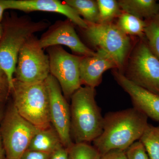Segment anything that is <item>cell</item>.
Returning a JSON list of instances; mask_svg holds the SVG:
<instances>
[{
	"label": "cell",
	"mask_w": 159,
	"mask_h": 159,
	"mask_svg": "<svg viewBox=\"0 0 159 159\" xmlns=\"http://www.w3.org/2000/svg\"><path fill=\"white\" fill-rule=\"evenodd\" d=\"M158 19H159V18H158Z\"/></svg>",
	"instance_id": "cell-35"
},
{
	"label": "cell",
	"mask_w": 159,
	"mask_h": 159,
	"mask_svg": "<svg viewBox=\"0 0 159 159\" xmlns=\"http://www.w3.org/2000/svg\"><path fill=\"white\" fill-rule=\"evenodd\" d=\"M6 8L2 0H0V23L2 22L4 17V13Z\"/></svg>",
	"instance_id": "cell-29"
},
{
	"label": "cell",
	"mask_w": 159,
	"mask_h": 159,
	"mask_svg": "<svg viewBox=\"0 0 159 159\" xmlns=\"http://www.w3.org/2000/svg\"></svg>",
	"instance_id": "cell-34"
},
{
	"label": "cell",
	"mask_w": 159,
	"mask_h": 159,
	"mask_svg": "<svg viewBox=\"0 0 159 159\" xmlns=\"http://www.w3.org/2000/svg\"><path fill=\"white\" fill-rule=\"evenodd\" d=\"M9 93L10 91L8 77L0 66V95L7 98Z\"/></svg>",
	"instance_id": "cell-24"
},
{
	"label": "cell",
	"mask_w": 159,
	"mask_h": 159,
	"mask_svg": "<svg viewBox=\"0 0 159 159\" xmlns=\"http://www.w3.org/2000/svg\"><path fill=\"white\" fill-rule=\"evenodd\" d=\"M48 91L50 119L63 146L68 150L74 144L71 136L70 106L56 79L50 74L45 80Z\"/></svg>",
	"instance_id": "cell-10"
},
{
	"label": "cell",
	"mask_w": 159,
	"mask_h": 159,
	"mask_svg": "<svg viewBox=\"0 0 159 159\" xmlns=\"http://www.w3.org/2000/svg\"><path fill=\"white\" fill-rule=\"evenodd\" d=\"M69 159H98L100 154L88 143H74L68 150Z\"/></svg>",
	"instance_id": "cell-22"
},
{
	"label": "cell",
	"mask_w": 159,
	"mask_h": 159,
	"mask_svg": "<svg viewBox=\"0 0 159 159\" xmlns=\"http://www.w3.org/2000/svg\"><path fill=\"white\" fill-rule=\"evenodd\" d=\"M116 25L128 36H139L141 38L145 36L146 21L129 13L122 11L118 17Z\"/></svg>",
	"instance_id": "cell-17"
},
{
	"label": "cell",
	"mask_w": 159,
	"mask_h": 159,
	"mask_svg": "<svg viewBox=\"0 0 159 159\" xmlns=\"http://www.w3.org/2000/svg\"><path fill=\"white\" fill-rule=\"evenodd\" d=\"M158 18H159V13L158 14V15L157 16H156Z\"/></svg>",
	"instance_id": "cell-33"
},
{
	"label": "cell",
	"mask_w": 159,
	"mask_h": 159,
	"mask_svg": "<svg viewBox=\"0 0 159 159\" xmlns=\"http://www.w3.org/2000/svg\"><path fill=\"white\" fill-rule=\"evenodd\" d=\"M145 21V39L151 51L159 59V19L156 16L152 19Z\"/></svg>",
	"instance_id": "cell-21"
},
{
	"label": "cell",
	"mask_w": 159,
	"mask_h": 159,
	"mask_svg": "<svg viewBox=\"0 0 159 159\" xmlns=\"http://www.w3.org/2000/svg\"><path fill=\"white\" fill-rule=\"evenodd\" d=\"M3 26L2 23H0V39L2 38L3 34Z\"/></svg>",
	"instance_id": "cell-31"
},
{
	"label": "cell",
	"mask_w": 159,
	"mask_h": 159,
	"mask_svg": "<svg viewBox=\"0 0 159 159\" xmlns=\"http://www.w3.org/2000/svg\"><path fill=\"white\" fill-rule=\"evenodd\" d=\"M139 141L150 159H159V124L154 126L148 124Z\"/></svg>",
	"instance_id": "cell-19"
},
{
	"label": "cell",
	"mask_w": 159,
	"mask_h": 159,
	"mask_svg": "<svg viewBox=\"0 0 159 159\" xmlns=\"http://www.w3.org/2000/svg\"><path fill=\"white\" fill-rule=\"evenodd\" d=\"M99 9V24L112 23L113 20L119 17L122 11L118 1L115 0H97Z\"/></svg>",
	"instance_id": "cell-20"
},
{
	"label": "cell",
	"mask_w": 159,
	"mask_h": 159,
	"mask_svg": "<svg viewBox=\"0 0 159 159\" xmlns=\"http://www.w3.org/2000/svg\"><path fill=\"white\" fill-rule=\"evenodd\" d=\"M10 93L13 105L24 119L40 129L51 126L48 91L45 81L25 84L14 79Z\"/></svg>",
	"instance_id": "cell-4"
},
{
	"label": "cell",
	"mask_w": 159,
	"mask_h": 159,
	"mask_svg": "<svg viewBox=\"0 0 159 159\" xmlns=\"http://www.w3.org/2000/svg\"><path fill=\"white\" fill-rule=\"evenodd\" d=\"M6 98H7L6 97H4V96H1V95H0V102H4Z\"/></svg>",
	"instance_id": "cell-32"
},
{
	"label": "cell",
	"mask_w": 159,
	"mask_h": 159,
	"mask_svg": "<svg viewBox=\"0 0 159 159\" xmlns=\"http://www.w3.org/2000/svg\"><path fill=\"white\" fill-rule=\"evenodd\" d=\"M50 159H69L68 151L61 146L51 153Z\"/></svg>",
	"instance_id": "cell-27"
},
{
	"label": "cell",
	"mask_w": 159,
	"mask_h": 159,
	"mask_svg": "<svg viewBox=\"0 0 159 159\" xmlns=\"http://www.w3.org/2000/svg\"><path fill=\"white\" fill-rule=\"evenodd\" d=\"M123 75L136 85L159 96V59L145 38L136 46Z\"/></svg>",
	"instance_id": "cell-7"
},
{
	"label": "cell",
	"mask_w": 159,
	"mask_h": 159,
	"mask_svg": "<svg viewBox=\"0 0 159 159\" xmlns=\"http://www.w3.org/2000/svg\"><path fill=\"white\" fill-rule=\"evenodd\" d=\"M120 9L136 17L149 20L159 13V4L155 0H119Z\"/></svg>",
	"instance_id": "cell-15"
},
{
	"label": "cell",
	"mask_w": 159,
	"mask_h": 159,
	"mask_svg": "<svg viewBox=\"0 0 159 159\" xmlns=\"http://www.w3.org/2000/svg\"><path fill=\"white\" fill-rule=\"evenodd\" d=\"M51 153L28 149L23 154L20 159H50Z\"/></svg>",
	"instance_id": "cell-25"
},
{
	"label": "cell",
	"mask_w": 159,
	"mask_h": 159,
	"mask_svg": "<svg viewBox=\"0 0 159 159\" xmlns=\"http://www.w3.org/2000/svg\"><path fill=\"white\" fill-rule=\"evenodd\" d=\"M98 159H127L125 151L113 150L100 156Z\"/></svg>",
	"instance_id": "cell-26"
},
{
	"label": "cell",
	"mask_w": 159,
	"mask_h": 159,
	"mask_svg": "<svg viewBox=\"0 0 159 159\" xmlns=\"http://www.w3.org/2000/svg\"><path fill=\"white\" fill-rule=\"evenodd\" d=\"M125 152L127 159H150L145 146L139 140L129 147Z\"/></svg>",
	"instance_id": "cell-23"
},
{
	"label": "cell",
	"mask_w": 159,
	"mask_h": 159,
	"mask_svg": "<svg viewBox=\"0 0 159 159\" xmlns=\"http://www.w3.org/2000/svg\"><path fill=\"white\" fill-rule=\"evenodd\" d=\"M39 42L43 49L52 46L64 45L78 56H92L96 54L81 41L74 29V24L68 19L57 20L49 26L39 39Z\"/></svg>",
	"instance_id": "cell-11"
},
{
	"label": "cell",
	"mask_w": 159,
	"mask_h": 159,
	"mask_svg": "<svg viewBox=\"0 0 159 159\" xmlns=\"http://www.w3.org/2000/svg\"><path fill=\"white\" fill-rule=\"evenodd\" d=\"M64 2L84 18L87 22L98 23L99 13L97 1L94 0H65Z\"/></svg>",
	"instance_id": "cell-18"
},
{
	"label": "cell",
	"mask_w": 159,
	"mask_h": 159,
	"mask_svg": "<svg viewBox=\"0 0 159 159\" xmlns=\"http://www.w3.org/2000/svg\"><path fill=\"white\" fill-rule=\"evenodd\" d=\"M2 23L3 31L0 39V66L8 77L10 93L21 49L34 33L48 28L50 23L47 20L35 22L29 16L14 14L4 16Z\"/></svg>",
	"instance_id": "cell-2"
},
{
	"label": "cell",
	"mask_w": 159,
	"mask_h": 159,
	"mask_svg": "<svg viewBox=\"0 0 159 159\" xmlns=\"http://www.w3.org/2000/svg\"><path fill=\"white\" fill-rule=\"evenodd\" d=\"M62 146L58 134L51 125L38 131L31 139L28 149L51 154Z\"/></svg>",
	"instance_id": "cell-16"
},
{
	"label": "cell",
	"mask_w": 159,
	"mask_h": 159,
	"mask_svg": "<svg viewBox=\"0 0 159 159\" xmlns=\"http://www.w3.org/2000/svg\"><path fill=\"white\" fill-rule=\"evenodd\" d=\"M5 112L4 111V104L3 102H0V122H2L4 116H5Z\"/></svg>",
	"instance_id": "cell-30"
},
{
	"label": "cell",
	"mask_w": 159,
	"mask_h": 159,
	"mask_svg": "<svg viewBox=\"0 0 159 159\" xmlns=\"http://www.w3.org/2000/svg\"><path fill=\"white\" fill-rule=\"evenodd\" d=\"M111 69H118L116 63L102 49H97L93 56H82L80 65L81 84L96 88L102 82L103 73Z\"/></svg>",
	"instance_id": "cell-14"
},
{
	"label": "cell",
	"mask_w": 159,
	"mask_h": 159,
	"mask_svg": "<svg viewBox=\"0 0 159 159\" xmlns=\"http://www.w3.org/2000/svg\"><path fill=\"white\" fill-rule=\"evenodd\" d=\"M50 74L48 56L40 46L39 39L33 35L20 51L14 79L23 83H36L45 81Z\"/></svg>",
	"instance_id": "cell-8"
},
{
	"label": "cell",
	"mask_w": 159,
	"mask_h": 159,
	"mask_svg": "<svg viewBox=\"0 0 159 159\" xmlns=\"http://www.w3.org/2000/svg\"><path fill=\"white\" fill-rule=\"evenodd\" d=\"M0 133L7 159H20L40 129L22 117L13 104L7 109Z\"/></svg>",
	"instance_id": "cell-6"
},
{
	"label": "cell",
	"mask_w": 159,
	"mask_h": 159,
	"mask_svg": "<svg viewBox=\"0 0 159 159\" xmlns=\"http://www.w3.org/2000/svg\"><path fill=\"white\" fill-rule=\"evenodd\" d=\"M113 74L117 83L130 96L133 107L159 122V96L136 85L118 70L113 71Z\"/></svg>",
	"instance_id": "cell-13"
},
{
	"label": "cell",
	"mask_w": 159,
	"mask_h": 159,
	"mask_svg": "<svg viewBox=\"0 0 159 159\" xmlns=\"http://www.w3.org/2000/svg\"><path fill=\"white\" fill-rule=\"evenodd\" d=\"M95 97V89L84 86L71 97L70 133L74 143L93 142L102 134L103 117Z\"/></svg>",
	"instance_id": "cell-3"
},
{
	"label": "cell",
	"mask_w": 159,
	"mask_h": 159,
	"mask_svg": "<svg viewBox=\"0 0 159 159\" xmlns=\"http://www.w3.org/2000/svg\"><path fill=\"white\" fill-rule=\"evenodd\" d=\"M50 62V74L56 79L66 99L81 87L80 65L82 56L67 52L61 46L46 49Z\"/></svg>",
	"instance_id": "cell-9"
},
{
	"label": "cell",
	"mask_w": 159,
	"mask_h": 159,
	"mask_svg": "<svg viewBox=\"0 0 159 159\" xmlns=\"http://www.w3.org/2000/svg\"><path fill=\"white\" fill-rule=\"evenodd\" d=\"M148 119L134 107L107 113L103 117L102 134L93 142L94 147L100 156L111 150L126 151L141 139Z\"/></svg>",
	"instance_id": "cell-1"
},
{
	"label": "cell",
	"mask_w": 159,
	"mask_h": 159,
	"mask_svg": "<svg viewBox=\"0 0 159 159\" xmlns=\"http://www.w3.org/2000/svg\"><path fill=\"white\" fill-rule=\"evenodd\" d=\"M6 153L0 133V159H6Z\"/></svg>",
	"instance_id": "cell-28"
},
{
	"label": "cell",
	"mask_w": 159,
	"mask_h": 159,
	"mask_svg": "<svg viewBox=\"0 0 159 159\" xmlns=\"http://www.w3.org/2000/svg\"><path fill=\"white\" fill-rule=\"evenodd\" d=\"M87 23V27L83 30L89 42L97 50L102 49L109 54L116 63L118 70L122 74L130 51L129 36L112 23Z\"/></svg>",
	"instance_id": "cell-5"
},
{
	"label": "cell",
	"mask_w": 159,
	"mask_h": 159,
	"mask_svg": "<svg viewBox=\"0 0 159 159\" xmlns=\"http://www.w3.org/2000/svg\"><path fill=\"white\" fill-rule=\"evenodd\" d=\"M6 9H15L29 12L42 11L55 12L65 16L72 23L82 29L87 23L74 9L64 2L58 0H2Z\"/></svg>",
	"instance_id": "cell-12"
}]
</instances>
